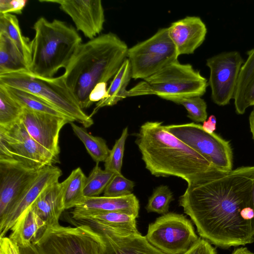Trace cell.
I'll return each instance as SVG.
<instances>
[{
  "mask_svg": "<svg viewBox=\"0 0 254 254\" xmlns=\"http://www.w3.org/2000/svg\"><path fill=\"white\" fill-rule=\"evenodd\" d=\"M28 70L24 59L13 42L0 33V74Z\"/></svg>",
  "mask_w": 254,
  "mask_h": 254,
  "instance_id": "obj_24",
  "label": "cell"
},
{
  "mask_svg": "<svg viewBox=\"0 0 254 254\" xmlns=\"http://www.w3.org/2000/svg\"><path fill=\"white\" fill-rule=\"evenodd\" d=\"M46 228V222L31 206L18 218L8 237L19 247L26 248L32 245Z\"/></svg>",
  "mask_w": 254,
  "mask_h": 254,
  "instance_id": "obj_21",
  "label": "cell"
},
{
  "mask_svg": "<svg viewBox=\"0 0 254 254\" xmlns=\"http://www.w3.org/2000/svg\"><path fill=\"white\" fill-rule=\"evenodd\" d=\"M139 210V200L136 196L129 195L119 197L105 196L84 197L71 212L72 218L81 221L85 217L98 213L120 211L137 218Z\"/></svg>",
  "mask_w": 254,
  "mask_h": 254,
  "instance_id": "obj_18",
  "label": "cell"
},
{
  "mask_svg": "<svg viewBox=\"0 0 254 254\" xmlns=\"http://www.w3.org/2000/svg\"><path fill=\"white\" fill-rule=\"evenodd\" d=\"M178 57L168 27L160 28L150 38L128 48L131 78L144 79L177 61Z\"/></svg>",
  "mask_w": 254,
  "mask_h": 254,
  "instance_id": "obj_9",
  "label": "cell"
},
{
  "mask_svg": "<svg viewBox=\"0 0 254 254\" xmlns=\"http://www.w3.org/2000/svg\"><path fill=\"white\" fill-rule=\"evenodd\" d=\"M2 85L9 95L20 103L23 108L67 118L73 122L75 121L46 100L34 94L17 88Z\"/></svg>",
  "mask_w": 254,
  "mask_h": 254,
  "instance_id": "obj_26",
  "label": "cell"
},
{
  "mask_svg": "<svg viewBox=\"0 0 254 254\" xmlns=\"http://www.w3.org/2000/svg\"><path fill=\"white\" fill-rule=\"evenodd\" d=\"M27 0H0V14L22 13Z\"/></svg>",
  "mask_w": 254,
  "mask_h": 254,
  "instance_id": "obj_37",
  "label": "cell"
},
{
  "mask_svg": "<svg viewBox=\"0 0 254 254\" xmlns=\"http://www.w3.org/2000/svg\"><path fill=\"white\" fill-rule=\"evenodd\" d=\"M0 254H20L19 246L9 237L0 239Z\"/></svg>",
  "mask_w": 254,
  "mask_h": 254,
  "instance_id": "obj_39",
  "label": "cell"
},
{
  "mask_svg": "<svg viewBox=\"0 0 254 254\" xmlns=\"http://www.w3.org/2000/svg\"><path fill=\"white\" fill-rule=\"evenodd\" d=\"M0 33L6 35L13 42L29 68L31 62V41L22 35L18 19L15 15L0 14Z\"/></svg>",
  "mask_w": 254,
  "mask_h": 254,
  "instance_id": "obj_25",
  "label": "cell"
},
{
  "mask_svg": "<svg viewBox=\"0 0 254 254\" xmlns=\"http://www.w3.org/2000/svg\"><path fill=\"white\" fill-rule=\"evenodd\" d=\"M248 58L242 66L234 96L235 106L240 101L245 89L254 78V48L247 52Z\"/></svg>",
  "mask_w": 254,
  "mask_h": 254,
  "instance_id": "obj_34",
  "label": "cell"
},
{
  "mask_svg": "<svg viewBox=\"0 0 254 254\" xmlns=\"http://www.w3.org/2000/svg\"><path fill=\"white\" fill-rule=\"evenodd\" d=\"M127 136L128 129L126 127L123 129L120 138L116 141L108 157L105 161V170L114 174H122L125 146Z\"/></svg>",
  "mask_w": 254,
  "mask_h": 254,
  "instance_id": "obj_33",
  "label": "cell"
},
{
  "mask_svg": "<svg viewBox=\"0 0 254 254\" xmlns=\"http://www.w3.org/2000/svg\"><path fill=\"white\" fill-rule=\"evenodd\" d=\"M20 119L32 138L59 158L61 130L65 125L73 121L67 118L26 108H24Z\"/></svg>",
  "mask_w": 254,
  "mask_h": 254,
  "instance_id": "obj_13",
  "label": "cell"
},
{
  "mask_svg": "<svg viewBox=\"0 0 254 254\" xmlns=\"http://www.w3.org/2000/svg\"><path fill=\"white\" fill-rule=\"evenodd\" d=\"M250 206L253 208L254 211V183L253 186L252 194L250 201ZM253 227L254 230V218L253 220Z\"/></svg>",
  "mask_w": 254,
  "mask_h": 254,
  "instance_id": "obj_44",
  "label": "cell"
},
{
  "mask_svg": "<svg viewBox=\"0 0 254 254\" xmlns=\"http://www.w3.org/2000/svg\"><path fill=\"white\" fill-rule=\"evenodd\" d=\"M136 217L120 211L98 213L85 217L81 222L87 224H97L132 233L139 232Z\"/></svg>",
  "mask_w": 254,
  "mask_h": 254,
  "instance_id": "obj_23",
  "label": "cell"
},
{
  "mask_svg": "<svg viewBox=\"0 0 254 254\" xmlns=\"http://www.w3.org/2000/svg\"><path fill=\"white\" fill-rule=\"evenodd\" d=\"M33 29L28 71L42 77H54L59 69L66 67L81 44V37L72 26L56 19L50 21L41 17Z\"/></svg>",
  "mask_w": 254,
  "mask_h": 254,
  "instance_id": "obj_4",
  "label": "cell"
},
{
  "mask_svg": "<svg viewBox=\"0 0 254 254\" xmlns=\"http://www.w3.org/2000/svg\"><path fill=\"white\" fill-rule=\"evenodd\" d=\"M135 142L145 168L156 177L175 176L191 186L217 169L204 156L168 132L161 122H147L142 125L136 133Z\"/></svg>",
  "mask_w": 254,
  "mask_h": 254,
  "instance_id": "obj_2",
  "label": "cell"
},
{
  "mask_svg": "<svg viewBox=\"0 0 254 254\" xmlns=\"http://www.w3.org/2000/svg\"><path fill=\"white\" fill-rule=\"evenodd\" d=\"M23 109L20 103L9 95L4 87L0 84V125L19 120Z\"/></svg>",
  "mask_w": 254,
  "mask_h": 254,
  "instance_id": "obj_30",
  "label": "cell"
},
{
  "mask_svg": "<svg viewBox=\"0 0 254 254\" xmlns=\"http://www.w3.org/2000/svg\"><path fill=\"white\" fill-rule=\"evenodd\" d=\"M149 243L165 254H184L198 237L184 215L168 212L150 223L145 236Z\"/></svg>",
  "mask_w": 254,
  "mask_h": 254,
  "instance_id": "obj_11",
  "label": "cell"
},
{
  "mask_svg": "<svg viewBox=\"0 0 254 254\" xmlns=\"http://www.w3.org/2000/svg\"><path fill=\"white\" fill-rule=\"evenodd\" d=\"M115 174L105 169L103 170L99 163H96L87 177L83 190L84 196H98L104 191Z\"/></svg>",
  "mask_w": 254,
  "mask_h": 254,
  "instance_id": "obj_29",
  "label": "cell"
},
{
  "mask_svg": "<svg viewBox=\"0 0 254 254\" xmlns=\"http://www.w3.org/2000/svg\"><path fill=\"white\" fill-rule=\"evenodd\" d=\"M87 177L80 167L72 171L68 177L63 182L64 203V209L74 208L84 198L83 190Z\"/></svg>",
  "mask_w": 254,
  "mask_h": 254,
  "instance_id": "obj_27",
  "label": "cell"
},
{
  "mask_svg": "<svg viewBox=\"0 0 254 254\" xmlns=\"http://www.w3.org/2000/svg\"><path fill=\"white\" fill-rule=\"evenodd\" d=\"M0 160L32 169H41L60 162L59 158L32 138L20 119L0 125Z\"/></svg>",
  "mask_w": 254,
  "mask_h": 254,
  "instance_id": "obj_8",
  "label": "cell"
},
{
  "mask_svg": "<svg viewBox=\"0 0 254 254\" xmlns=\"http://www.w3.org/2000/svg\"><path fill=\"white\" fill-rule=\"evenodd\" d=\"M70 125L74 134L82 142L93 160L96 163L105 162L111 151L106 140L102 137L92 135L84 127L73 123H70Z\"/></svg>",
  "mask_w": 254,
  "mask_h": 254,
  "instance_id": "obj_28",
  "label": "cell"
},
{
  "mask_svg": "<svg viewBox=\"0 0 254 254\" xmlns=\"http://www.w3.org/2000/svg\"><path fill=\"white\" fill-rule=\"evenodd\" d=\"M131 78V67L128 60H125L117 73L113 77L107 90V97L97 102L91 117L98 110L105 106H112L127 97L126 88Z\"/></svg>",
  "mask_w": 254,
  "mask_h": 254,
  "instance_id": "obj_22",
  "label": "cell"
},
{
  "mask_svg": "<svg viewBox=\"0 0 254 254\" xmlns=\"http://www.w3.org/2000/svg\"><path fill=\"white\" fill-rule=\"evenodd\" d=\"M249 124L253 139L254 141V109L251 113L249 116Z\"/></svg>",
  "mask_w": 254,
  "mask_h": 254,
  "instance_id": "obj_43",
  "label": "cell"
},
{
  "mask_svg": "<svg viewBox=\"0 0 254 254\" xmlns=\"http://www.w3.org/2000/svg\"><path fill=\"white\" fill-rule=\"evenodd\" d=\"M216 118L215 116L211 115L208 120L203 123L202 127L208 132L213 133L216 129Z\"/></svg>",
  "mask_w": 254,
  "mask_h": 254,
  "instance_id": "obj_40",
  "label": "cell"
},
{
  "mask_svg": "<svg viewBox=\"0 0 254 254\" xmlns=\"http://www.w3.org/2000/svg\"><path fill=\"white\" fill-rule=\"evenodd\" d=\"M174 200L173 194L167 186L157 187L148 199L145 209L148 212L165 214L168 213L169 205Z\"/></svg>",
  "mask_w": 254,
  "mask_h": 254,
  "instance_id": "obj_31",
  "label": "cell"
},
{
  "mask_svg": "<svg viewBox=\"0 0 254 254\" xmlns=\"http://www.w3.org/2000/svg\"><path fill=\"white\" fill-rule=\"evenodd\" d=\"M134 183L122 174H115L104 191V196L119 197L129 195L133 190Z\"/></svg>",
  "mask_w": 254,
  "mask_h": 254,
  "instance_id": "obj_35",
  "label": "cell"
},
{
  "mask_svg": "<svg viewBox=\"0 0 254 254\" xmlns=\"http://www.w3.org/2000/svg\"><path fill=\"white\" fill-rule=\"evenodd\" d=\"M254 106V78L249 84L239 103L235 106L238 114H243L250 106Z\"/></svg>",
  "mask_w": 254,
  "mask_h": 254,
  "instance_id": "obj_36",
  "label": "cell"
},
{
  "mask_svg": "<svg viewBox=\"0 0 254 254\" xmlns=\"http://www.w3.org/2000/svg\"><path fill=\"white\" fill-rule=\"evenodd\" d=\"M143 80L127 91V97L154 94L169 101L201 97L208 86L207 80L199 71L178 60Z\"/></svg>",
  "mask_w": 254,
  "mask_h": 254,
  "instance_id": "obj_5",
  "label": "cell"
},
{
  "mask_svg": "<svg viewBox=\"0 0 254 254\" xmlns=\"http://www.w3.org/2000/svg\"><path fill=\"white\" fill-rule=\"evenodd\" d=\"M20 254H40L36 247L32 244L26 248H20Z\"/></svg>",
  "mask_w": 254,
  "mask_h": 254,
  "instance_id": "obj_41",
  "label": "cell"
},
{
  "mask_svg": "<svg viewBox=\"0 0 254 254\" xmlns=\"http://www.w3.org/2000/svg\"><path fill=\"white\" fill-rule=\"evenodd\" d=\"M64 184L57 182L48 187L39 196L32 207L46 222V228L56 226L65 210L64 203Z\"/></svg>",
  "mask_w": 254,
  "mask_h": 254,
  "instance_id": "obj_20",
  "label": "cell"
},
{
  "mask_svg": "<svg viewBox=\"0 0 254 254\" xmlns=\"http://www.w3.org/2000/svg\"><path fill=\"white\" fill-rule=\"evenodd\" d=\"M171 101L183 105L188 112V117L193 121L203 123L206 121L207 105L201 97L177 98Z\"/></svg>",
  "mask_w": 254,
  "mask_h": 254,
  "instance_id": "obj_32",
  "label": "cell"
},
{
  "mask_svg": "<svg viewBox=\"0 0 254 254\" xmlns=\"http://www.w3.org/2000/svg\"><path fill=\"white\" fill-rule=\"evenodd\" d=\"M62 174L61 169L54 165L46 166L41 169L37 178L27 190L0 218V239L5 237L19 216L32 206L48 187L59 181Z\"/></svg>",
  "mask_w": 254,
  "mask_h": 254,
  "instance_id": "obj_16",
  "label": "cell"
},
{
  "mask_svg": "<svg viewBox=\"0 0 254 254\" xmlns=\"http://www.w3.org/2000/svg\"><path fill=\"white\" fill-rule=\"evenodd\" d=\"M57 3L72 19L77 31L89 40L99 36L105 22L104 10L100 0H40Z\"/></svg>",
  "mask_w": 254,
  "mask_h": 254,
  "instance_id": "obj_15",
  "label": "cell"
},
{
  "mask_svg": "<svg viewBox=\"0 0 254 254\" xmlns=\"http://www.w3.org/2000/svg\"><path fill=\"white\" fill-rule=\"evenodd\" d=\"M231 254H254L246 247H240L234 251Z\"/></svg>",
  "mask_w": 254,
  "mask_h": 254,
  "instance_id": "obj_42",
  "label": "cell"
},
{
  "mask_svg": "<svg viewBox=\"0 0 254 254\" xmlns=\"http://www.w3.org/2000/svg\"><path fill=\"white\" fill-rule=\"evenodd\" d=\"M42 169H30L16 163L0 160V218L27 190Z\"/></svg>",
  "mask_w": 254,
  "mask_h": 254,
  "instance_id": "obj_14",
  "label": "cell"
},
{
  "mask_svg": "<svg viewBox=\"0 0 254 254\" xmlns=\"http://www.w3.org/2000/svg\"><path fill=\"white\" fill-rule=\"evenodd\" d=\"M184 254H217V252L208 241L200 237Z\"/></svg>",
  "mask_w": 254,
  "mask_h": 254,
  "instance_id": "obj_38",
  "label": "cell"
},
{
  "mask_svg": "<svg viewBox=\"0 0 254 254\" xmlns=\"http://www.w3.org/2000/svg\"><path fill=\"white\" fill-rule=\"evenodd\" d=\"M128 49L112 32L99 35L78 46L63 76L81 109L92 105L89 96L97 85L107 83L115 76L127 59Z\"/></svg>",
  "mask_w": 254,
  "mask_h": 254,
  "instance_id": "obj_3",
  "label": "cell"
},
{
  "mask_svg": "<svg viewBox=\"0 0 254 254\" xmlns=\"http://www.w3.org/2000/svg\"><path fill=\"white\" fill-rule=\"evenodd\" d=\"M168 33L179 56L194 53L205 40L207 28L200 17L187 16L172 23Z\"/></svg>",
  "mask_w": 254,
  "mask_h": 254,
  "instance_id": "obj_19",
  "label": "cell"
},
{
  "mask_svg": "<svg viewBox=\"0 0 254 254\" xmlns=\"http://www.w3.org/2000/svg\"><path fill=\"white\" fill-rule=\"evenodd\" d=\"M0 84L40 97L85 128L94 123L92 117L80 107L63 75L45 78L33 75L25 70L0 74Z\"/></svg>",
  "mask_w": 254,
  "mask_h": 254,
  "instance_id": "obj_6",
  "label": "cell"
},
{
  "mask_svg": "<svg viewBox=\"0 0 254 254\" xmlns=\"http://www.w3.org/2000/svg\"><path fill=\"white\" fill-rule=\"evenodd\" d=\"M244 63L240 53L236 51L222 52L206 60V64L210 69L208 83L214 103L225 106L234 99Z\"/></svg>",
  "mask_w": 254,
  "mask_h": 254,
  "instance_id": "obj_12",
  "label": "cell"
},
{
  "mask_svg": "<svg viewBox=\"0 0 254 254\" xmlns=\"http://www.w3.org/2000/svg\"><path fill=\"white\" fill-rule=\"evenodd\" d=\"M40 254H103L104 240L87 224L46 228L32 243Z\"/></svg>",
  "mask_w": 254,
  "mask_h": 254,
  "instance_id": "obj_7",
  "label": "cell"
},
{
  "mask_svg": "<svg viewBox=\"0 0 254 254\" xmlns=\"http://www.w3.org/2000/svg\"><path fill=\"white\" fill-rule=\"evenodd\" d=\"M166 129L207 159L216 168L231 171L232 150L229 142L205 131L194 123L165 126Z\"/></svg>",
  "mask_w": 254,
  "mask_h": 254,
  "instance_id": "obj_10",
  "label": "cell"
},
{
  "mask_svg": "<svg viewBox=\"0 0 254 254\" xmlns=\"http://www.w3.org/2000/svg\"><path fill=\"white\" fill-rule=\"evenodd\" d=\"M102 235L103 254H165L150 244L145 236L97 224H88Z\"/></svg>",
  "mask_w": 254,
  "mask_h": 254,
  "instance_id": "obj_17",
  "label": "cell"
},
{
  "mask_svg": "<svg viewBox=\"0 0 254 254\" xmlns=\"http://www.w3.org/2000/svg\"><path fill=\"white\" fill-rule=\"evenodd\" d=\"M254 166L231 171L214 169L197 184L188 186L180 206L196 226L201 238L223 248L254 241L252 223L242 211L250 206Z\"/></svg>",
  "mask_w": 254,
  "mask_h": 254,
  "instance_id": "obj_1",
  "label": "cell"
}]
</instances>
